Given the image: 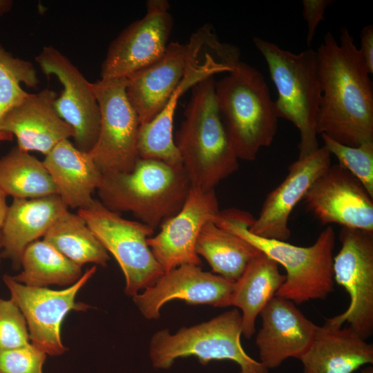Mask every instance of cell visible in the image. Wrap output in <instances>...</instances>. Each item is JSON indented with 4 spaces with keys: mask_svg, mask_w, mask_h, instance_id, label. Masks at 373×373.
Wrapping results in <instances>:
<instances>
[{
    "mask_svg": "<svg viewBox=\"0 0 373 373\" xmlns=\"http://www.w3.org/2000/svg\"><path fill=\"white\" fill-rule=\"evenodd\" d=\"M96 270V266H93L75 283L61 290L29 287L17 282L9 275L3 276L11 299L25 317L31 344L50 356L65 352L66 348L60 335L61 323L71 310H86L89 307L84 303H77L75 298Z\"/></svg>",
    "mask_w": 373,
    "mask_h": 373,
    "instance_id": "cell-12",
    "label": "cell"
},
{
    "mask_svg": "<svg viewBox=\"0 0 373 373\" xmlns=\"http://www.w3.org/2000/svg\"><path fill=\"white\" fill-rule=\"evenodd\" d=\"M330 0H303V15L307 24V44H311L314 37L316 28L321 21L324 20V13Z\"/></svg>",
    "mask_w": 373,
    "mask_h": 373,
    "instance_id": "cell-34",
    "label": "cell"
},
{
    "mask_svg": "<svg viewBox=\"0 0 373 373\" xmlns=\"http://www.w3.org/2000/svg\"><path fill=\"white\" fill-rule=\"evenodd\" d=\"M195 251L207 261L214 273L236 281L259 250L209 220L199 233Z\"/></svg>",
    "mask_w": 373,
    "mask_h": 373,
    "instance_id": "cell-26",
    "label": "cell"
},
{
    "mask_svg": "<svg viewBox=\"0 0 373 373\" xmlns=\"http://www.w3.org/2000/svg\"><path fill=\"white\" fill-rule=\"evenodd\" d=\"M47 354L36 346L28 345L0 351V373H43Z\"/></svg>",
    "mask_w": 373,
    "mask_h": 373,
    "instance_id": "cell-33",
    "label": "cell"
},
{
    "mask_svg": "<svg viewBox=\"0 0 373 373\" xmlns=\"http://www.w3.org/2000/svg\"><path fill=\"white\" fill-rule=\"evenodd\" d=\"M218 108L225 131L238 158L256 160L269 146L278 129L274 101L262 74L240 61L215 84Z\"/></svg>",
    "mask_w": 373,
    "mask_h": 373,
    "instance_id": "cell-5",
    "label": "cell"
},
{
    "mask_svg": "<svg viewBox=\"0 0 373 373\" xmlns=\"http://www.w3.org/2000/svg\"><path fill=\"white\" fill-rule=\"evenodd\" d=\"M227 70L226 66L212 58L205 60L187 59L185 74L164 108L151 122L140 126L137 138L140 158L182 166L173 134V118L178 100L186 91L201 81Z\"/></svg>",
    "mask_w": 373,
    "mask_h": 373,
    "instance_id": "cell-21",
    "label": "cell"
},
{
    "mask_svg": "<svg viewBox=\"0 0 373 373\" xmlns=\"http://www.w3.org/2000/svg\"><path fill=\"white\" fill-rule=\"evenodd\" d=\"M300 360L303 373H353L373 363V345L349 326L338 329L321 326Z\"/></svg>",
    "mask_w": 373,
    "mask_h": 373,
    "instance_id": "cell-24",
    "label": "cell"
},
{
    "mask_svg": "<svg viewBox=\"0 0 373 373\" xmlns=\"http://www.w3.org/2000/svg\"><path fill=\"white\" fill-rule=\"evenodd\" d=\"M220 213L214 189L191 187L180 211L160 226V231L147 244L164 273L184 265L200 266L195 245L204 224Z\"/></svg>",
    "mask_w": 373,
    "mask_h": 373,
    "instance_id": "cell-15",
    "label": "cell"
},
{
    "mask_svg": "<svg viewBox=\"0 0 373 373\" xmlns=\"http://www.w3.org/2000/svg\"><path fill=\"white\" fill-rule=\"evenodd\" d=\"M234 282L204 271L200 266L184 265L164 273L133 300L145 318L157 320L162 306L173 300H182L193 305L229 307Z\"/></svg>",
    "mask_w": 373,
    "mask_h": 373,
    "instance_id": "cell-16",
    "label": "cell"
},
{
    "mask_svg": "<svg viewBox=\"0 0 373 373\" xmlns=\"http://www.w3.org/2000/svg\"><path fill=\"white\" fill-rule=\"evenodd\" d=\"M240 373H249V372L244 370H241Z\"/></svg>",
    "mask_w": 373,
    "mask_h": 373,
    "instance_id": "cell-40",
    "label": "cell"
},
{
    "mask_svg": "<svg viewBox=\"0 0 373 373\" xmlns=\"http://www.w3.org/2000/svg\"><path fill=\"white\" fill-rule=\"evenodd\" d=\"M35 61L46 75L57 77L62 84L63 90L55 101V109L73 128L74 145L89 153L97 142L100 127L99 106L91 83L54 47H44Z\"/></svg>",
    "mask_w": 373,
    "mask_h": 373,
    "instance_id": "cell-13",
    "label": "cell"
},
{
    "mask_svg": "<svg viewBox=\"0 0 373 373\" xmlns=\"http://www.w3.org/2000/svg\"><path fill=\"white\" fill-rule=\"evenodd\" d=\"M254 44L267 62L278 92L274 101L278 118L291 122L300 134L298 158L318 149L317 122L321 99L316 51L307 48L294 53L254 37Z\"/></svg>",
    "mask_w": 373,
    "mask_h": 373,
    "instance_id": "cell-6",
    "label": "cell"
},
{
    "mask_svg": "<svg viewBox=\"0 0 373 373\" xmlns=\"http://www.w3.org/2000/svg\"><path fill=\"white\" fill-rule=\"evenodd\" d=\"M324 146L365 189L373 198V142L349 146L321 135Z\"/></svg>",
    "mask_w": 373,
    "mask_h": 373,
    "instance_id": "cell-31",
    "label": "cell"
},
{
    "mask_svg": "<svg viewBox=\"0 0 373 373\" xmlns=\"http://www.w3.org/2000/svg\"><path fill=\"white\" fill-rule=\"evenodd\" d=\"M39 82L31 62L14 57L0 45V142L13 140V135L3 132L1 126L8 112L28 93L21 88V83L36 88Z\"/></svg>",
    "mask_w": 373,
    "mask_h": 373,
    "instance_id": "cell-30",
    "label": "cell"
},
{
    "mask_svg": "<svg viewBox=\"0 0 373 373\" xmlns=\"http://www.w3.org/2000/svg\"><path fill=\"white\" fill-rule=\"evenodd\" d=\"M1 249H2V241H1V234L0 231V260L1 258Z\"/></svg>",
    "mask_w": 373,
    "mask_h": 373,
    "instance_id": "cell-39",
    "label": "cell"
},
{
    "mask_svg": "<svg viewBox=\"0 0 373 373\" xmlns=\"http://www.w3.org/2000/svg\"><path fill=\"white\" fill-rule=\"evenodd\" d=\"M57 97V93L49 88L28 93L6 115L1 130L16 137L20 150L46 155L59 142L75 135L55 109Z\"/></svg>",
    "mask_w": 373,
    "mask_h": 373,
    "instance_id": "cell-19",
    "label": "cell"
},
{
    "mask_svg": "<svg viewBox=\"0 0 373 373\" xmlns=\"http://www.w3.org/2000/svg\"><path fill=\"white\" fill-rule=\"evenodd\" d=\"M361 373H373V367L372 366H368L363 369Z\"/></svg>",
    "mask_w": 373,
    "mask_h": 373,
    "instance_id": "cell-38",
    "label": "cell"
},
{
    "mask_svg": "<svg viewBox=\"0 0 373 373\" xmlns=\"http://www.w3.org/2000/svg\"><path fill=\"white\" fill-rule=\"evenodd\" d=\"M186 66L185 45L171 42L160 59L126 78V95L140 125L151 122L164 108Z\"/></svg>",
    "mask_w": 373,
    "mask_h": 373,
    "instance_id": "cell-20",
    "label": "cell"
},
{
    "mask_svg": "<svg viewBox=\"0 0 373 373\" xmlns=\"http://www.w3.org/2000/svg\"><path fill=\"white\" fill-rule=\"evenodd\" d=\"M361 55L370 74L373 73V26H365L361 32Z\"/></svg>",
    "mask_w": 373,
    "mask_h": 373,
    "instance_id": "cell-35",
    "label": "cell"
},
{
    "mask_svg": "<svg viewBox=\"0 0 373 373\" xmlns=\"http://www.w3.org/2000/svg\"><path fill=\"white\" fill-rule=\"evenodd\" d=\"M97 189L107 209L131 212L154 230L182 209L191 187L183 166L140 158L133 169L102 174Z\"/></svg>",
    "mask_w": 373,
    "mask_h": 373,
    "instance_id": "cell-4",
    "label": "cell"
},
{
    "mask_svg": "<svg viewBox=\"0 0 373 373\" xmlns=\"http://www.w3.org/2000/svg\"><path fill=\"white\" fill-rule=\"evenodd\" d=\"M12 5V1H0V15L8 10Z\"/></svg>",
    "mask_w": 373,
    "mask_h": 373,
    "instance_id": "cell-37",
    "label": "cell"
},
{
    "mask_svg": "<svg viewBox=\"0 0 373 373\" xmlns=\"http://www.w3.org/2000/svg\"><path fill=\"white\" fill-rule=\"evenodd\" d=\"M341 249L333 258L334 280L350 297L347 309L325 320L323 326L344 323L366 340L373 332V231L342 227Z\"/></svg>",
    "mask_w": 373,
    "mask_h": 373,
    "instance_id": "cell-9",
    "label": "cell"
},
{
    "mask_svg": "<svg viewBox=\"0 0 373 373\" xmlns=\"http://www.w3.org/2000/svg\"><path fill=\"white\" fill-rule=\"evenodd\" d=\"M43 163L50 175L57 195L68 208L84 209L94 200L102 173L89 153L78 149L69 140L55 146Z\"/></svg>",
    "mask_w": 373,
    "mask_h": 373,
    "instance_id": "cell-23",
    "label": "cell"
},
{
    "mask_svg": "<svg viewBox=\"0 0 373 373\" xmlns=\"http://www.w3.org/2000/svg\"><path fill=\"white\" fill-rule=\"evenodd\" d=\"M262 327L256 337L260 362L267 370L286 359H300L309 348L319 326L291 300L275 296L260 314Z\"/></svg>",
    "mask_w": 373,
    "mask_h": 373,
    "instance_id": "cell-18",
    "label": "cell"
},
{
    "mask_svg": "<svg viewBox=\"0 0 373 373\" xmlns=\"http://www.w3.org/2000/svg\"><path fill=\"white\" fill-rule=\"evenodd\" d=\"M68 211V207L58 195L13 198L0 231L1 258L10 260L15 269H20L26 248L39 237H44Z\"/></svg>",
    "mask_w": 373,
    "mask_h": 373,
    "instance_id": "cell-22",
    "label": "cell"
},
{
    "mask_svg": "<svg viewBox=\"0 0 373 373\" xmlns=\"http://www.w3.org/2000/svg\"><path fill=\"white\" fill-rule=\"evenodd\" d=\"M0 188L13 198H37L57 195V189L44 166L29 152L17 146L0 158Z\"/></svg>",
    "mask_w": 373,
    "mask_h": 373,
    "instance_id": "cell-28",
    "label": "cell"
},
{
    "mask_svg": "<svg viewBox=\"0 0 373 373\" xmlns=\"http://www.w3.org/2000/svg\"><path fill=\"white\" fill-rule=\"evenodd\" d=\"M303 201L323 224L373 231V198L340 164L331 166L313 183Z\"/></svg>",
    "mask_w": 373,
    "mask_h": 373,
    "instance_id": "cell-14",
    "label": "cell"
},
{
    "mask_svg": "<svg viewBox=\"0 0 373 373\" xmlns=\"http://www.w3.org/2000/svg\"><path fill=\"white\" fill-rule=\"evenodd\" d=\"M77 213L117 260L125 277L128 296L133 298L164 274L147 244L154 233L153 228L122 218L96 199L88 207L77 209Z\"/></svg>",
    "mask_w": 373,
    "mask_h": 373,
    "instance_id": "cell-8",
    "label": "cell"
},
{
    "mask_svg": "<svg viewBox=\"0 0 373 373\" xmlns=\"http://www.w3.org/2000/svg\"><path fill=\"white\" fill-rule=\"evenodd\" d=\"M321 99L317 133L349 146L373 142L370 73L346 28L339 42L325 34L316 50Z\"/></svg>",
    "mask_w": 373,
    "mask_h": 373,
    "instance_id": "cell-1",
    "label": "cell"
},
{
    "mask_svg": "<svg viewBox=\"0 0 373 373\" xmlns=\"http://www.w3.org/2000/svg\"><path fill=\"white\" fill-rule=\"evenodd\" d=\"M254 219L247 212L229 209L220 211L214 222L284 267L285 280L276 296L296 304L325 299L334 289L332 227L327 225L312 245L300 247L254 234L249 229Z\"/></svg>",
    "mask_w": 373,
    "mask_h": 373,
    "instance_id": "cell-2",
    "label": "cell"
},
{
    "mask_svg": "<svg viewBox=\"0 0 373 373\" xmlns=\"http://www.w3.org/2000/svg\"><path fill=\"white\" fill-rule=\"evenodd\" d=\"M241 334V314L234 308L175 334L166 329L156 332L150 341L149 357L157 369H169L177 358L194 356L204 365L211 361L229 360L249 373H268L244 350Z\"/></svg>",
    "mask_w": 373,
    "mask_h": 373,
    "instance_id": "cell-7",
    "label": "cell"
},
{
    "mask_svg": "<svg viewBox=\"0 0 373 373\" xmlns=\"http://www.w3.org/2000/svg\"><path fill=\"white\" fill-rule=\"evenodd\" d=\"M43 240L81 267L86 263L105 267L109 260L108 251L83 218L69 211L54 223Z\"/></svg>",
    "mask_w": 373,
    "mask_h": 373,
    "instance_id": "cell-29",
    "label": "cell"
},
{
    "mask_svg": "<svg viewBox=\"0 0 373 373\" xmlns=\"http://www.w3.org/2000/svg\"><path fill=\"white\" fill-rule=\"evenodd\" d=\"M145 15L128 25L111 43L102 64V79L127 78L164 54L173 26L170 4L149 0Z\"/></svg>",
    "mask_w": 373,
    "mask_h": 373,
    "instance_id": "cell-11",
    "label": "cell"
},
{
    "mask_svg": "<svg viewBox=\"0 0 373 373\" xmlns=\"http://www.w3.org/2000/svg\"><path fill=\"white\" fill-rule=\"evenodd\" d=\"M29 332L24 316L10 298H0V351L30 344Z\"/></svg>",
    "mask_w": 373,
    "mask_h": 373,
    "instance_id": "cell-32",
    "label": "cell"
},
{
    "mask_svg": "<svg viewBox=\"0 0 373 373\" xmlns=\"http://www.w3.org/2000/svg\"><path fill=\"white\" fill-rule=\"evenodd\" d=\"M331 156L323 146L291 164L284 180L267 195L249 231L260 237L287 241L291 236L288 224L292 211L316 179L331 166Z\"/></svg>",
    "mask_w": 373,
    "mask_h": 373,
    "instance_id": "cell-17",
    "label": "cell"
},
{
    "mask_svg": "<svg viewBox=\"0 0 373 373\" xmlns=\"http://www.w3.org/2000/svg\"><path fill=\"white\" fill-rule=\"evenodd\" d=\"M126 78L91 83L100 110L97 142L89 152L102 174L131 171L140 159L138 116L126 93Z\"/></svg>",
    "mask_w": 373,
    "mask_h": 373,
    "instance_id": "cell-10",
    "label": "cell"
},
{
    "mask_svg": "<svg viewBox=\"0 0 373 373\" xmlns=\"http://www.w3.org/2000/svg\"><path fill=\"white\" fill-rule=\"evenodd\" d=\"M209 77L193 87L174 140L191 187L215 186L238 169V158L223 125Z\"/></svg>",
    "mask_w": 373,
    "mask_h": 373,
    "instance_id": "cell-3",
    "label": "cell"
},
{
    "mask_svg": "<svg viewBox=\"0 0 373 373\" xmlns=\"http://www.w3.org/2000/svg\"><path fill=\"white\" fill-rule=\"evenodd\" d=\"M278 266L259 251L234 282L229 306L241 310L242 334L246 338L253 336L258 316L285 280Z\"/></svg>",
    "mask_w": 373,
    "mask_h": 373,
    "instance_id": "cell-25",
    "label": "cell"
},
{
    "mask_svg": "<svg viewBox=\"0 0 373 373\" xmlns=\"http://www.w3.org/2000/svg\"><path fill=\"white\" fill-rule=\"evenodd\" d=\"M21 267L22 271L12 276L13 279L33 287H45L50 285L70 286L83 275L81 266L44 240H36L26 248Z\"/></svg>",
    "mask_w": 373,
    "mask_h": 373,
    "instance_id": "cell-27",
    "label": "cell"
},
{
    "mask_svg": "<svg viewBox=\"0 0 373 373\" xmlns=\"http://www.w3.org/2000/svg\"><path fill=\"white\" fill-rule=\"evenodd\" d=\"M6 197V195L0 188V229L3 226L8 209Z\"/></svg>",
    "mask_w": 373,
    "mask_h": 373,
    "instance_id": "cell-36",
    "label": "cell"
}]
</instances>
